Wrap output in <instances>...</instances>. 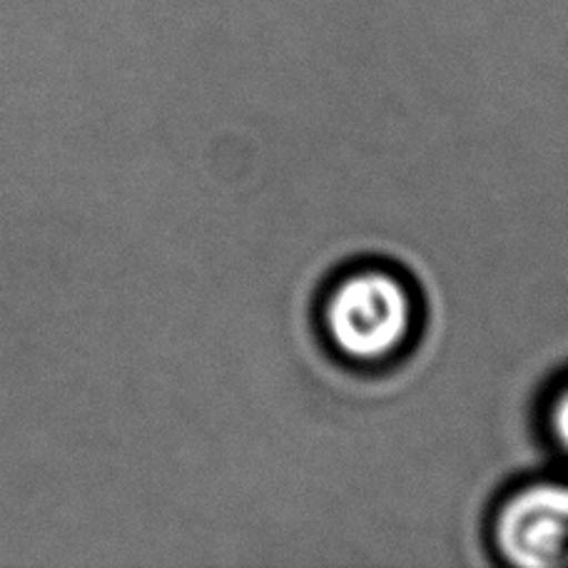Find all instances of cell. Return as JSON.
<instances>
[{
	"mask_svg": "<svg viewBox=\"0 0 568 568\" xmlns=\"http://www.w3.org/2000/svg\"><path fill=\"white\" fill-rule=\"evenodd\" d=\"M329 329L352 357L374 359L402 342L409 324L407 294L387 275H362L329 302Z\"/></svg>",
	"mask_w": 568,
	"mask_h": 568,
	"instance_id": "1",
	"label": "cell"
},
{
	"mask_svg": "<svg viewBox=\"0 0 568 568\" xmlns=\"http://www.w3.org/2000/svg\"><path fill=\"white\" fill-rule=\"evenodd\" d=\"M499 544L519 566L568 561V489L539 486L514 499L499 521Z\"/></svg>",
	"mask_w": 568,
	"mask_h": 568,
	"instance_id": "2",
	"label": "cell"
},
{
	"mask_svg": "<svg viewBox=\"0 0 568 568\" xmlns=\"http://www.w3.org/2000/svg\"><path fill=\"white\" fill-rule=\"evenodd\" d=\"M556 432H559L564 444L568 446V394L559 404V409H556Z\"/></svg>",
	"mask_w": 568,
	"mask_h": 568,
	"instance_id": "3",
	"label": "cell"
}]
</instances>
